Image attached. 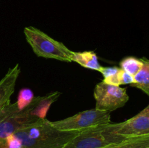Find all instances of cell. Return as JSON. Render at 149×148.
<instances>
[{
    "instance_id": "1",
    "label": "cell",
    "mask_w": 149,
    "mask_h": 148,
    "mask_svg": "<svg viewBox=\"0 0 149 148\" xmlns=\"http://www.w3.org/2000/svg\"><path fill=\"white\" fill-rule=\"evenodd\" d=\"M81 131L55 129L47 118L27 125L14 133L22 148H63Z\"/></svg>"
},
{
    "instance_id": "2",
    "label": "cell",
    "mask_w": 149,
    "mask_h": 148,
    "mask_svg": "<svg viewBox=\"0 0 149 148\" xmlns=\"http://www.w3.org/2000/svg\"><path fill=\"white\" fill-rule=\"evenodd\" d=\"M118 123L99 125L81 131L63 148H103L127 139L117 133Z\"/></svg>"
},
{
    "instance_id": "3",
    "label": "cell",
    "mask_w": 149,
    "mask_h": 148,
    "mask_svg": "<svg viewBox=\"0 0 149 148\" xmlns=\"http://www.w3.org/2000/svg\"><path fill=\"white\" fill-rule=\"evenodd\" d=\"M24 34L32 50L38 57L67 62H72L73 51L39 29L32 26L26 27Z\"/></svg>"
},
{
    "instance_id": "4",
    "label": "cell",
    "mask_w": 149,
    "mask_h": 148,
    "mask_svg": "<svg viewBox=\"0 0 149 148\" xmlns=\"http://www.w3.org/2000/svg\"><path fill=\"white\" fill-rule=\"evenodd\" d=\"M34 100V99H33ZM34 102L19 110L17 103H9L0 112V141H3L19 129L40 120L33 113Z\"/></svg>"
},
{
    "instance_id": "5",
    "label": "cell",
    "mask_w": 149,
    "mask_h": 148,
    "mask_svg": "<svg viewBox=\"0 0 149 148\" xmlns=\"http://www.w3.org/2000/svg\"><path fill=\"white\" fill-rule=\"evenodd\" d=\"M55 129L64 131H81L95 126L111 123L110 112L97 109L84 110L56 121H49Z\"/></svg>"
},
{
    "instance_id": "6",
    "label": "cell",
    "mask_w": 149,
    "mask_h": 148,
    "mask_svg": "<svg viewBox=\"0 0 149 148\" xmlns=\"http://www.w3.org/2000/svg\"><path fill=\"white\" fill-rule=\"evenodd\" d=\"M95 109L102 111L111 112L125 105L129 100L126 88L98 83L94 90Z\"/></svg>"
},
{
    "instance_id": "7",
    "label": "cell",
    "mask_w": 149,
    "mask_h": 148,
    "mask_svg": "<svg viewBox=\"0 0 149 148\" xmlns=\"http://www.w3.org/2000/svg\"><path fill=\"white\" fill-rule=\"evenodd\" d=\"M116 132L127 138L149 134V104L136 115L119 123Z\"/></svg>"
},
{
    "instance_id": "8",
    "label": "cell",
    "mask_w": 149,
    "mask_h": 148,
    "mask_svg": "<svg viewBox=\"0 0 149 148\" xmlns=\"http://www.w3.org/2000/svg\"><path fill=\"white\" fill-rule=\"evenodd\" d=\"M20 69L17 64L10 69L0 81V112L10 102V97L15 91Z\"/></svg>"
},
{
    "instance_id": "9",
    "label": "cell",
    "mask_w": 149,
    "mask_h": 148,
    "mask_svg": "<svg viewBox=\"0 0 149 148\" xmlns=\"http://www.w3.org/2000/svg\"><path fill=\"white\" fill-rule=\"evenodd\" d=\"M72 62H75L84 68L99 71L103 67L99 62L97 55L93 51L73 52Z\"/></svg>"
},
{
    "instance_id": "10",
    "label": "cell",
    "mask_w": 149,
    "mask_h": 148,
    "mask_svg": "<svg viewBox=\"0 0 149 148\" xmlns=\"http://www.w3.org/2000/svg\"><path fill=\"white\" fill-rule=\"evenodd\" d=\"M141 59L143 62V66L134 75L135 82L130 86L142 90L149 97V59L146 57Z\"/></svg>"
},
{
    "instance_id": "11",
    "label": "cell",
    "mask_w": 149,
    "mask_h": 148,
    "mask_svg": "<svg viewBox=\"0 0 149 148\" xmlns=\"http://www.w3.org/2000/svg\"><path fill=\"white\" fill-rule=\"evenodd\" d=\"M149 147V134L129 137L122 142L103 148H146Z\"/></svg>"
},
{
    "instance_id": "12",
    "label": "cell",
    "mask_w": 149,
    "mask_h": 148,
    "mask_svg": "<svg viewBox=\"0 0 149 148\" xmlns=\"http://www.w3.org/2000/svg\"><path fill=\"white\" fill-rule=\"evenodd\" d=\"M120 68L132 75H135L143 66V62L141 59L135 57H127L119 62Z\"/></svg>"
},
{
    "instance_id": "13",
    "label": "cell",
    "mask_w": 149,
    "mask_h": 148,
    "mask_svg": "<svg viewBox=\"0 0 149 148\" xmlns=\"http://www.w3.org/2000/svg\"><path fill=\"white\" fill-rule=\"evenodd\" d=\"M34 97L33 92L30 89L24 88L20 89V91H19L18 96H17V100L16 102L18 110L20 111L24 110L31 103Z\"/></svg>"
},
{
    "instance_id": "14",
    "label": "cell",
    "mask_w": 149,
    "mask_h": 148,
    "mask_svg": "<svg viewBox=\"0 0 149 148\" xmlns=\"http://www.w3.org/2000/svg\"><path fill=\"white\" fill-rule=\"evenodd\" d=\"M119 81H120L121 85L124 84H134V75H131L129 73L123 71L122 69L119 71Z\"/></svg>"
},
{
    "instance_id": "15",
    "label": "cell",
    "mask_w": 149,
    "mask_h": 148,
    "mask_svg": "<svg viewBox=\"0 0 149 148\" xmlns=\"http://www.w3.org/2000/svg\"><path fill=\"white\" fill-rule=\"evenodd\" d=\"M119 70L120 68L118 67H103L100 72L103 75V78H106L116 74L119 72Z\"/></svg>"
},
{
    "instance_id": "16",
    "label": "cell",
    "mask_w": 149,
    "mask_h": 148,
    "mask_svg": "<svg viewBox=\"0 0 149 148\" xmlns=\"http://www.w3.org/2000/svg\"><path fill=\"white\" fill-rule=\"evenodd\" d=\"M3 142V141H1H1H0V145H1V142Z\"/></svg>"
},
{
    "instance_id": "17",
    "label": "cell",
    "mask_w": 149,
    "mask_h": 148,
    "mask_svg": "<svg viewBox=\"0 0 149 148\" xmlns=\"http://www.w3.org/2000/svg\"><path fill=\"white\" fill-rule=\"evenodd\" d=\"M146 148H149V147H146Z\"/></svg>"
}]
</instances>
